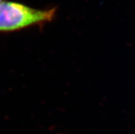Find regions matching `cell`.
<instances>
[{"mask_svg": "<svg viewBox=\"0 0 135 134\" xmlns=\"http://www.w3.org/2000/svg\"><path fill=\"white\" fill-rule=\"evenodd\" d=\"M2 2V0H0V3H1Z\"/></svg>", "mask_w": 135, "mask_h": 134, "instance_id": "obj_2", "label": "cell"}, {"mask_svg": "<svg viewBox=\"0 0 135 134\" xmlns=\"http://www.w3.org/2000/svg\"><path fill=\"white\" fill-rule=\"evenodd\" d=\"M56 8L39 10L14 2L0 3V32L21 30L31 26L51 22Z\"/></svg>", "mask_w": 135, "mask_h": 134, "instance_id": "obj_1", "label": "cell"}]
</instances>
